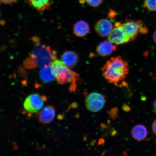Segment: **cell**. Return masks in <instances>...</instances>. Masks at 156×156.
I'll use <instances>...</instances> for the list:
<instances>
[{
    "label": "cell",
    "instance_id": "6da1fadb",
    "mask_svg": "<svg viewBox=\"0 0 156 156\" xmlns=\"http://www.w3.org/2000/svg\"><path fill=\"white\" fill-rule=\"evenodd\" d=\"M103 76L108 82L115 86L124 81L129 72L128 62L121 56L112 58L102 68Z\"/></svg>",
    "mask_w": 156,
    "mask_h": 156
},
{
    "label": "cell",
    "instance_id": "7a4b0ae2",
    "mask_svg": "<svg viewBox=\"0 0 156 156\" xmlns=\"http://www.w3.org/2000/svg\"><path fill=\"white\" fill-rule=\"evenodd\" d=\"M31 39L34 48L29 57L34 62L37 67L42 68L45 66L51 65L52 62L58 59L55 50L42 44L38 37L34 36Z\"/></svg>",
    "mask_w": 156,
    "mask_h": 156
},
{
    "label": "cell",
    "instance_id": "3957f363",
    "mask_svg": "<svg viewBox=\"0 0 156 156\" xmlns=\"http://www.w3.org/2000/svg\"><path fill=\"white\" fill-rule=\"evenodd\" d=\"M56 74V80L58 84H66L75 83L78 78V74L67 67L61 60L58 59L52 62L51 65Z\"/></svg>",
    "mask_w": 156,
    "mask_h": 156
},
{
    "label": "cell",
    "instance_id": "277c9868",
    "mask_svg": "<svg viewBox=\"0 0 156 156\" xmlns=\"http://www.w3.org/2000/svg\"><path fill=\"white\" fill-rule=\"evenodd\" d=\"M122 26L130 41H135L138 34H146L148 32L147 28L141 20L127 19Z\"/></svg>",
    "mask_w": 156,
    "mask_h": 156
},
{
    "label": "cell",
    "instance_id": "5b68a950",
    "mask_svg": "<svg viewBox=\"0 0 156 156\" xmlns=\"http://www.w3.org/2000/svg\"><path fill=\"white\" fill-rule=\"evenodd\" d=\"M47 100L44 95L38 93L32 94L27 98L24 103V107L27 112L31 114L37 112L41 109Z\"/></svg>",
    "mask_w": 156,
    "mask_h": 156
},
{
    "label": "cell",
    "instance_id": "8992f818",
    "mask_svg": "<svg viewBox=\"0 0 156 156\" xmlns=\"http://www.w3.org/2000/svg\"><path fill=\"white\" fill-rule=\"evenodd\" d=\"M105 98L101 94L94 92L87 95L85 99V104L88 110L97 112L102 110L105 104Z\"/></svg>",
    "mask_w": 156,
    "mask_h": 156
},
{
    "label": "cell",
    "instance_id": "52a82bcc",
    "mask_svg": "<svg viewBox=\"0 0 156 156\" xmlns=\"http://www.w3.org/2000/svg\"><path fill=\"white\" fill-rule=\"evenodd\" d=\"M107 40L116 45L124 44L130 42L124 30L122 24L118 22L115 23V27L108 35Z\"/></svg>",
    "mask_w": 156,
    "mask_h": 156
},
{
    "label": "cell",
    "instance_id": "ba28073f",
    "mask_svg": "<svg viewBox=\"0 0 156 156\" xmlns=\"http://www.w3.org/2000/svg\"><path fill=\"white\" fill-rule=\"evenodd\" d=\"M113 29L112 23L110 20L102 19L99 20L94 26L95 32L102 37L108 36Z\"/></svg>",
    "mask_w": 156,
    "mask_h": 156
},
{
    "label": "cell",
    "instance_id": "9c48e42d",
    "mask_svg": "<svg viewBox=\"0 0 156 156\" xmlns=\"http://www.w3.org/2000/svg\"><path fill=\"white\" fill-rule=\"evenodd\" d=\"M116 50V45L108 40L101 42L97 47L96 51L99 55L105 57L110 55Z\"/></svg>",
    "mask_w": 156,
    "mask_h": 156
},
{
    "label": "cell",
    "instance_id": "30bf717a",
    "mask_svg": "<svg viewBox=\"0 0 156 156\" xmlns=\"http://www.w3.org/2000/svg\"><path fill=\"white\" fill-rule=\"evenodd\" d=\"M55 116V110L54 107L48 106L41 111L39 114L38 120L41 123H50L53 121Z\"/></svg>",
    "mask_w": 156,
    "mask_h": 156
},
{
    "label": "cell",
    "instance_id": "8fae6325",
    "mask_svg": "<svg viewBox=\"0 0 156 156\" xmlns=\"http://www.w3.org/2000/svg\"><path fill=\"white\" fill-rule=\"evenodd\" d=\"M61 60L68 67L73 68L77 66L79 62V56L75 52L67 51L62 54Z\"/></svg>",
    "mask_w": 156,
    "mask_h": 156
},
{
    "label": "cell",
    "instance_id": "7c38bea8",
    "mask_svg": "<svg viewBox=\"0 0 156 156\" xmlns=\"http://www.w3.org/2000/svg\"><path fill=\"white\" fill-rule=\"evenodd\" d=\"M90 30L88 23L83 20L77 21L74 25L73 33L75 36L79 37H83L89 34Z\"/></svg>",
    "mask_w": 156,
    "mask_h": 156
},
{
    "label": "cell",
    "instance_id": "4fadbf2b",
    "mask_svg": "<svg viewBox=\"0 0 156 156\" xmlns=\"http://www.w3.org/2000/svg\"><path fill=\"white\" fill-rule=\"evenodd\" d=\"M40 72V77L43 81L49 83L56 79V74L51 65L45 66L41 68Z\"/></svg>",
    "mask_w": 156,
    "mask_h": 156
},
{
    "label": "cell",
    "instance_id": "5bb4252c",
    "mask_svg": "<svg viewBox=\"0 0 156 156\" xmlns=\"http://www.w3.org/2000/svg\"><path fill=\"white\" fill-rule=\"evenodd\" d=\"M132 135L134 139L141 141L145 139L147 135V131L146 127L142 125H137L132 129Z\"/></svg>",
    "mask_w": 156,
    "mask_h": 156
},
{
    "label": "cell",
    "instance_id": "9a60e30c",
    "mask_svg": "<svg viewBox=\"0 0 156 156\" xmlns=\"http://www.w3.org/2000/svg\"><path fill=\"white\" fill-rule=\"evenodd\" d=\"M27 2L40 13L49 9L51 4V0H28Z\"/></svg>",
    "mask_w": 156,
    "mask_h": 156
},
{
    "label": "cell",
    "instance_id": "2e32d148",
    "mask_svg": "<svg viewBox=\"0 0 156 156\" xmlns=\"http://www.w3.org/2000/svg\"><path fill=\"white\" fill-rule=\"evenodd\" d=\"M143 7L151 12H156V0H144Z\"/></svg>",
    "mask_w": 156,
    "mask_h": 156
},
{
    "label": "cell",
    "instance_id": "e0dca14e",
    "mask_svg": "<svg viewBox=\"0 0 156 156\" xmlns=\"http://www.w3.org/2000/svg\"><path fill=\"white\" fill-rule=\"evenodd\" d=\"M24 67L29 69H34L37 67L36 64L30 57L27 58L24 62Z\"/></svg>",
    "mask_w": 156,
    "mask_h": 156
},
{
    "label": "cell",
    "instance_id": "ac0fdd59",
    "mask_svg": "<svg viewBox=\"0 0 156 156\" xmlns=\"http://www.w3.org/2000/svg\"><path fill=\"white\" fill-rule=\"evenodd\" d=\"M103 2V0H86L87 5L94 8H96L99 6Z\"/></svg>",
    "mask_w": 156,
    "mask_h": 156
},
{
    "label": "cell",
    "instance_id": "d6986e66",
    "mask_svg": "<svg viewBox=\"0 0 156 156\" xmlns=\"http://www.w3.org/2000/svg\"><path fill=\"white\" fill-rule=\"evenodd\" d=\"M17 0H0L1 2L5 4H10L15 2Z\"/></svg>",
    "mask_w": 156,
    "mask_h": 156
},
{
    "label": "cell",
    "instance_id": "ffe728a7",
    "mask_svg": "<svg viewBox=\"0 0 156 156\" xmlns=\"http://www.w3.org/2000/svg\"><path fill=\"white\" fill-rule=\"evenodd\" d=\"M152 128L154 133L156 135V119L154 121L152 124Z\"/></svg>",
    "mask_w": 156,
    "mask_h": 156
},
{
    "label": "cell",
    "instance_id": "44dd1931",
    "mask_svg": "<svg viewBox=\"0 0 156 156\" xmlns=\"http://www.w3.org/2000/svg\"><path fill=\"white\" fill-rule=\"evenodd\" d=\"M153 38L154 42L156 44V30L154 32L153 35Z\"/></svg>",
    "mask_w": 156,
    "mask_h": 156
},
{
    "label": "cell",
    "instance_id": "7402d4cb",
    "mask_svg": "<svg viewBox=\"0 0 156 156\" xmlns=\"http://www.w3.org/2000/svg\"><path fill=\"white\" fill-rule=\"evenodd\" d=\"M153 109L154 111L156 112V100L153 103Z\"/></svg>",
    "mask_w": 156,
    "mask_h": 156
},
{
    "label": "cell",
    "instance_id": "603a6c76",
    "mask_svg": "<svg viewBox=\"0 0 156 156\" xmlns=\"http://www.w3.org/2000/svg\"><path fill=\"white\" fill-rule=\"evenodd\" d=\"M80 3L81 4H84L85 3L86 0H79Z\"/></svg>",
    "mask_w": 156,
    "mask_h": 156
}]
</instances>
